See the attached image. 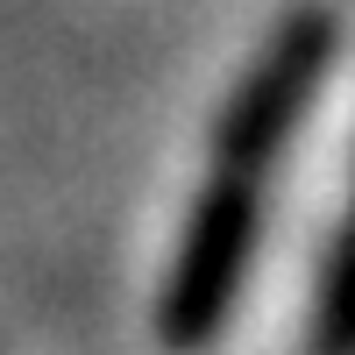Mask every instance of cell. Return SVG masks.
<instances>
[{"instance_id": "6da1fadb", "label": "cell", "mask_w": 355, "mask_h": 355, "mask_svg": "<svg viewBox=\"0 0 355 355\" xmlns=\"http://www.w3.org/2000/svg\"><path fill=\"white\" fill-rule=\"evenodd\" d=\"M334 43H341V28H334L327 8H291L270 28V43L256 50L249 78L227 93L220 121H214V171H242V178L270 171V157L299 128L306 100L320 93V71L334 64Z\"/></svg>"}, {"instance_id": "7a4b0ae2", "label": "cell", "mask_w": 355, "mask_h": 355, "mask_svg": "<svg viewBox=\"0 0 355 355\" xmlns=\"http://www.w3.org/2000/svg\"><path fill=\"white\" fill-rule=\"evenodd\" d=\"M256 220H263V192L242 171H214V185L199 192L178 263L164 277V306H157V334L192 348L227 320L234 291L249 277V249H256Z\"/></svg>"}, {"instance_id": "3957f363", "label": "cell", "mask_w": 355, "mask_h": 355, "mask_svg": "<svg viewBox=\"0 0 355 355\" xmlns=\"http://www.w3.org/2000/svg\"><path fill=\"white\" fill-rule=\"evenodd\" d=\"M313 348H355V214L341 220V242L327 256V277H320Z\"/></svg>"}]
</instances>
